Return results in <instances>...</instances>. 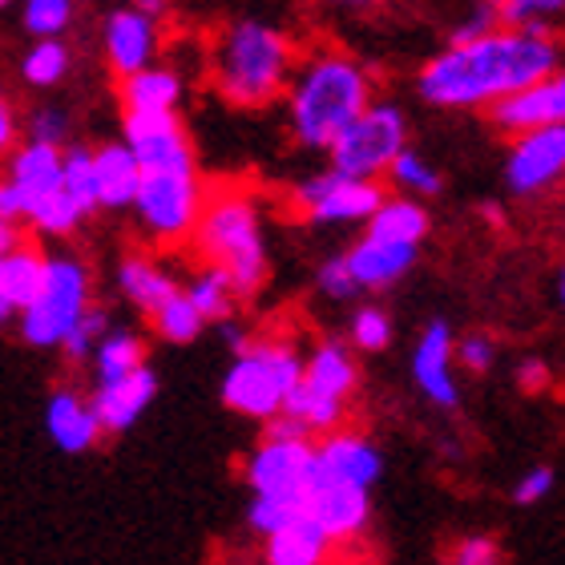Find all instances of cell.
I'll return each instance as SVG.
<instances>
[{
    "label": "cell",
    "mask_w": 565,
    "mask_h": 565,
    "mask_svg": "<svg viewBox=\"0 0 565 565\" xmlns=\"http://www.w3.org/2000/svg\"><path fill=\"white\" fill-rule=\"evenodd\" d=\"M550 384H554V376H550L545 360H521L518 388L525 392V396H542V392H550Z\"/></svg>",
    "instance_id": "47"
},
{
    "label": "cell",
    "mask_w": 565,
    "mask_h": 565,
    "mask_svg": "<svg viewBox=\"0 0 565 565\" xmlns=\"http://www.w3.org/2000/svg\"><path fill=\"white\" fill-rule=\"evenodd\" d=\"M550 493H554V469L537 465V469H530L518 481V489H513V501H518V505H537V501H545Z\"/></svg>",
    "instance_id": "46"
},
{
    "label": "cell",
    "mask_w": 565,
    "mask_h": 565,
    "mask_svg": "<svg viewBox=\"0 0 565 565\" xmlns=\"http://www.w3.org/2000/svg\"><path fill=\"white\" fill-rule=\"evenodd\" d=\"M0 4H12V0H0Z\"/></svg>",
    "instance_id": "53"
},
{
    "label": "cell",
    "mask_w": 565,
    "mask_h": 565,
    "mask_svg": "<svg viewBox=\"0 0 565 565\" xmlns=\"http://www.w3.org/2000/svg\"><path fill=\"white\" fill-rule=\"evenodd\" d=\"M121 134L134 146L138 162L146 170L153 166H194L186 130L178 121V109H126Z\"/></svg>",
    "instance_id": "14"
},
{
    "label": "cell",
    "mask_w": 565,
    "mask_h": 565,
    "mask_svg": "<svg viewBox=\"0 0 565 565\" xmlns=\"http://www.w3.org/2000/svg\"><path fill=\"white\" fill-rule=\"evenodd\" d=\"M141 174L146 166L138 162L130 141H109L97 146V194H102V211H126L138 202Z\"/></svg>",
    "instance_id": "22"
},
{
    "label": "cell",
    "mask_w": 565,
    "mask_h": 565,
    "mask_svg": "<svg viewBox=\"0 0 565 565\" xmlns=\"http://www.w3.org/2000/svg\"><path fill=\"white\" fill-rule=\"evenodd\" d=\"M303 509H307L303 501H291V497H259L255 493V501H250V509H247V525H250V533L271 537V533L282 530L291 518H299Z\"/></svg>",
    "instance_id": "37"
},
{
    "label": "cell",
    "mask_w": 565,
    "mask_h": 565,
    "mask_svg": "<svg viewBox=\"0 0 565 565\" xmlns=\"http://www.w3.org/2000/svg\"><path fill=\"white\" fill-rule=\"evenodd\" d=\"M295 45L267 21L226 24L211 49L214 89L238 109H263L291 85Z\"/></svg>",
    "instance_id": "3"
},
{
    "label": "cell",
    "mask_w": 565,
    "mask_h": 565,
    "mask_svg": "<svg viewBox=\"0 0 565 565\" xmlns=\"http://www.w3.org/2000/svg\"><path fill=\"white\" fill-rule=\"evenodd\" d=\"M316 287H319V295H328V299H335V303L352 299L355 291H364L360 279H355V271H352V263H348V255H335V259L319 263Z\"/></svg>",
    "instance_id": "40"
},
{
    "label": "cell",
    "mask_w": 565,
    "mask_h": 565,
    "mask_svg": "<svg viewBox=\"0 0 565 565\" xmlns=\"http://www.w3.org/2000/svg\"><path fill=\"white\" fill-rule=\"evenodd\" d=\"M331 545L335 542L328 537V530L303 509L282 530H275L271 537H263V557L271 565H319L328 557Z\"/></svg>",
    "instance_id": "24"
},
{
    "label": "cell",
    "mask_w": 565,
    "mask_h": 565,
    "mask_svg": "<svg viewBox=\"0 0 565 565\" xmlns=\"http://www.w3.org/2000/svg\"><path fill=\"white\" fill-rule=\"evenodd\" d=\"M372 106V77L348 53H316L295 70L287 85V121L299 146L307 150H331L364 109Z\"/></svg>",
    "instance_id": "2"
},
{
    "label": "cell",
    "mask_w": 565,
    "mask_h": 565,
    "mask_svg": "<svg viewBox=\"0 0 565 565\" xmlns=\"http://www.w3.org/2000/svg\"><path fill=\"white\" fill-rule=\"evenodd\" d=\"M562 65V45L550 24H501L477 41H448L424 61L416 89L440 109H481L530 89Z\"/></svg>",
    "instance_id": "1"
},
{
    "label": "cell",
    "mask_w": 565,
    "mask_h": 565,
    "mask_svg": "<svg viewBox=\"0 0 565 565\" xmlns=\"http://www.w3.org/2000/svg\"><path fill=\"white\" fill-rule=\"evenodd\" d=\"M557 295H562V307H565V267H562V275H557Z\"/></svg>",
    "instance_id": "51"
},
{
    "label": "cell",
    "mask_w": 565,
    "mask_h": 565,
    "mask_svg": "<svg viewBox=\"0 0 565 565\" xmlns=\"http://www.w3.org/2000/svg\"><path fill=\"white\" fill-rule=\"evenodd\" d=\"M65 186V150L53 141L29 138L12 150L9 182L0 186V223H21L41 199Z\"/></svg>",
    "instance_id": "11"
},
{
    "label": "cell",
    "mask_w": 565,
    "mask_h": 565,
    "mask_svg": "<svg viewBox=\"0 0 565 565\" xmlns=\"http://www.w3.org/2000/svg\"><path fill=\"white\" fill-rule=\"evenodd\" d=\"M17 138H21V134H17V114H12V106L4 102V106H0V146H4V150H12V146H17Z\"/></svg>",
    "instance_id": "49"
},
{
    "label": "cell",
    "mask_w": 565,
    "mask_h": 565,
    "mask_svg": "<svg viewBox=\"0 0 565 565\" xmlns=\"http://www.w3.org/2000/svg\"><path fill=\"white\" fill-rule=\"evenodd\" d=\"M202 206H206V199L199 186V166H153L141 174L134 214L153 243L178 247V243L194 238Z\"/></svg>",
    "instance_id": "6"
},
{
    "label": "cell",
    "mask_w": 565,
    "mask_h": 565,
    "mask_svg": "<svg viewBox=\"0 0 565 565\" xmlns=\"http://www.w3.org/2000/svg\"><path fill=\"white\" fill-rule=\"evenodd\" d=\"M153 331L162 335L166 343H190V340H199V331L206 328V316L199 311V303L190 299L186 291H178L170 295L158 311H153Z\"/></svg>",
    "instance_id": "31"
},
{
    "label": "cell",
    "mask_w": 565,
    "mask_h": 565,
    "mask_svg": "<svg viewBox=\"0 0 565 565\" xmlns=\"http://www.w3.org/2000/svg\"><path fill=\"white\" fill-rule=\"evenodd\" d=\"M82 218H89V214L82 211V202L73 199L70 190L61 186V190H53L49 199H41L33 206V214L24 218V223L33 226L36 235H53V238H61V235H70V231H77V223Z\"/></svg>",
    "instance_id": "32"
},
{
    "label": "cell",
    "mask_w": 565,
    "mask_h": 565,
    "mask_svg": "<svg viewBox=\"0 0 565 565\" xmlns=\"http://www.w3.org/2000/svg\"><path fill=\"white\" fill-rule=\"evenodd\" d=\"M384 186L376 178H355L328 166L323 174L303 178L291 190V206L307 223H367L384 206Z\"/></svg>",
    "instance_id": "9"
},
{
    "label": "cell",
    "mask_w": 565,
    "mask_h": 565,
    "mask_svg": "<svg viewBox=\"0 0 565 565\" xmlns=\"http://www.w3.org/2000/svg\"><path fill=\"white\" fill-rule=\"evenodd\" d=\"M49 259L33 243H17V247L0 250V316L12 319V311H24L33 303L41 287H45Z\"/></svg>",
    "instance_id": "21"
},
{
    "label": "cell",
    "mask_w": 565,
    "mask_h": 565,
    "mask_svg": "<svg viewBox=\"0 0 565 565\" xmlns=\"http://www.w3.org/2000/svg\"><path fill=\"white\" fill-rule=\"evenodd\" d=\"M355 279L364 291H384L392 282H401L404 275L413 271L416 263V243H401V238H384L367 231L352 250H348Z\"/></svg>",
    "instance_id": "20"
},
{
    "label": "cell",
    "mask_w": 565,
    "mask_h": 565,
    "mask_svg": "<svg viewBox=\"0 0 565 565\" xmlns=\"http://www.w3.org/2000/svg\"><path fill=\"white\" fill-rule=\"evenodd\" d=\"M65 190L82 202L85 214L102 211V194H97V150H89V146H70L65 150Z\"/></svg>",
    "instance_id": "34"
},
{
    "label": "cell",
    "mask_w": 565,
    "mask_h": 565,
    "mask_svg": "<svg viewBox=\"0 0 565 565\" xmlns=\"http://www.w3.org/2000/svg\"><path fill=\"white\" fill-rule=\"evenodd\" d=\"M452 565H493L497 557H501V550H497L493 537H484V533H472V537H460L457 545H452Z\"/></svg>",
    "instance_id": "45"
},
{
    "label": "cell",
    "mask_w": 565,
    "mask_h": 565,
    "mask_svg": "<svg viewBox=\"0 0 565 565\" xmlns=\"http://www.w3.org/2000/svg\"><path fill=\"white\" fill-rule=\"evenodd\" d=\"M367 231L384 238H401V243H416L420 247L424 235H428V211L413 199H384L372 218H367Z\"/></svg>",
    "instance_id": "30"
},
{
    "label": "cell",
    "mask_w": 565,
    "mask_h": 565,
    "mask_svg": "<svg viewBox=\"0 0 565 565\" xmlns=\"http://www.w3.org/2000/svg\"><path fill=\"white\" fill-rule=\"evenodd\" d=\"M493 29H501V9H493V4H484L481 0V4H477V9H472L457 29H452L448 41H452V45H457V41H477V36L493 33Z\"/></svg>",
    "instance_id": "44"
},
{
    "label": "cell",
    "mask_w": 565,
    "mask_h": 565,
    "mask_svg": "<svg viewBox=\"0 0 565 565\" xmlns=\"http://www.w3.org/2000/svg\"><path fill=\"white\" fill-rule=\"evenodd\" d=\"M303 367L307 360L287 340H250L243 352H235V364L226 367L223 404L250 420H271L299 388Z\"/></svg>",
    "instance_id": "5"
},
{
    "label": "cell",
    "mask_w": 565,
    "mask_h": 565,
    "mask_svg": "<svg viewBox=\"0 0 565 565\" xmlns=\"http://www.w3.org/2000/svg\"><path fill=\"white\" fill-rule=\"evenodd\" d=\"M106 335H109L106 307L89 303V311L82 316V323H77V328L70 331V340L61 343V348H65V355H70V360H94L97 343L106 340Z\"/></svg>",
    "instance_id": "39"
},
{
    "label": "cell",
    "mask_w": 565,
    "mask_h": 565,
    "mask_svg": "<svg viewBox=\"0 0 565 565\" xmlns=\"http://www.w3.org/2000/svg\"><path fill=\"white\" fill-rule=\"evenodd\" d=\"M21 21L33 36H61L73 21V0H24Z\"/></svg>",
    "instance_id": "36"
},
{
    "label": "cell",
    "mask_w": 565,
    "mask_h": 565,
    "mask_svg": "<svg viewBox=\"0 0 565 565\" xmlns=\"http://www.w3.org/2000/svg\"><path fill=\"white\" fill-rule=\"evenodd\" d=\"M565 17V0H509L501 24H550Z\"/></svg>",
    "instance_id": "41"
},
{
    "label": "cell",
    "mask_w": 565,
    "mask_h": 565,
    "mask_svg": "<svg viewBox=\"0 0 565 565\" xmlns=\"http://www.w3.org/2000/svg\"><path fill=\"white\" fill-rule=\"evenodd\" d=\"M102 49H106L109 70L118 77H130V73L153 65V53H158V24H153V12L138 9H114L102 24Z\"/></svg>",
    "instance_id": "16"
},
{
    "label": "cell",
    "mask_w": 565,
    "mask_h": 565,
    "mask_svg": "<svg viewBox=\"0 0 565 565\" xmlns=\"http://www.w3.org/2000/svg\"><path fill=\"white\" fill-rule=\"evenodd\" d=\"M388 178H392V186L404 190V194H416V199H436V194L445 190L440 174H436L433 166L424 162L420 153H413V150H404L401 158L392 162Z\"/></svg>",
    "instance_id": "35"
},
{
    "label": "cell",
    "mask_w": 565,
    "mask_h": 565,
    "mask_svg": "<svg viewBox=\"0 0 565 565\" xmlns=\"http://www.w3.org/2000/svg\"><path fill=\"white\" fill-rule=\"evenodd\" d=\"M118 291L126 295L138 311L153 316V311H158L170 295L182 291V287L174 282V275H166L162 267H153L150 259L130 255V259H121V267H118Z\"/></svg>",
    "instance_id": "26"
},
{
    "label": "cell",
    "mask_w": 565,
    "mask_h": 565,
    "mask_svg": "<svg viewBox=\"0 0 565 565\" xmlns=\"http://www.w3.org/2000/svg\"><path fill=\"white\" fill-rule=\"evenodd\" d=\"M408 150V118L392 102H372L360 118L331 141L328 162L343 174L380 178L388 174L392 162Z\"/></svg>",
    "instance_id": "8"
},
{
    "label": "cell",
    "mask_w": 565,
    "mask_h": 565,
    "mask_svg": "<svg viewBox=\"0 0 565 565\" xmlns=\"http://www.w3.org/2000/svg\"><path fill=\"white\" fill-rule=\"evenodd\" d=\"M158 396V376H153L150 367L141 364L126 376H114V380H97V392H94V408L106 424V433H126L130 424H138V416L146 413Z\"/></svg>",
    "instance_id": "18"
},
{
    "label": "cell",
    "mask_w": 565,
    "mask_h": 565,
    "mask_svg": "<svg viewBox=\"0 0 565 565\" xmlns=\"http://www.w3.org/2000/svg\"><path fill=\"white\" fill-rule=\"evenodd\" d=\"M457 360L469 367V372H489L497 360V340L484 335V331H469L465 340H457Z\"/></svg>",
    "instance_id": "43"
},
{
    "label": "cell",
    "mask_w": 565,
    "mask_h": 565,
    "mask_svg": "<svg viewBox=\"0 0 565 565\" xmlns=\"http://www.w3.org/2000/svg\"><path fill=\"white\" fill-rule=\"evenodd\" d=\"M452 360H457L452 328H448L445 319H433L413 348V380L416 388L424 392V401H433L436 408H457L460 404Z\"/></svg>",
    "instance_id": "15"
},
{
    "label": "cell",
    "mask_w": 565,
    "mask_h": 565,
    "mask_svg": "<svg viewBox=\"0 0 565 565\" xmlns=\"http://www.w3.org/2000/svg\"><path fill=\"white\" fill-rule=\"evenodd\" d=\"M138 4H141L146 12H153V17H158V12L166 9V0H138Z\"/></svg>",
    "instance_id": "50"
},
{
    "label": "cell",
    "mask_w": 565,
    "mask_h": 565,
    "mask_svg": "<svg viewBox=\"0 0 565 565\" xmlns=\"http://www.w3.org/2000/svg\"><path fill=\"white\" fill-rule=\"evenodd\" d=\"M24 134L36 141H53V146H65V138H70V114L57 106H45V109H33L29 114V126H24Z\"/></svg>",
    "instance_id": "42"
},
{
    "label": "cell",
    "mask_w": 565,
    "mask_h": 565,
    "mask_svg": "<svg viewBox=\"0 0 565 565\" xmlns=\"http://www.w3.org/2000/svg\"><path fill=\"white\" fill-rule=\"evenodd\" d=\"M316 4H323V9H343V12H376V9H384V4H392V0H316Z\"/></svg>",
    "instance_id": "48"
},
{
    "label": "cell",
    "mask_w": 565,
    "mask_h": 565,
    "mask_svg": "<svg viewBox=\"0 0 565 565\" xmlns=\"http://www.w3.org/2000/svg\"><path fill=\"white\" fill-rule=\"evenodd\" d=\"M190 243L206 263L231 271L243 299H255L263 291V282H267V247H263L259 211H255V202L243 190H223V194L206 199Z\"/></svg>",
    "instance_id": "4"
},
{
    "label": "cell",
    "mask_w": 565,
    "mask_h": 565,
    "mask_svg": "<svg viewBox=\"0 0 565 565\" xmlns=\"http://www.w3.org/2000/svg\"><path fill=\"white\" fill-rule=\"evenodd\" d=\"M392 343V319L388 311H380V307H360L352 316V348L355 352H384Z\"/></svg>",
    "instance_id": "38"
},
{
    "label": "cell",
    "mask_w": 565,
    "mask_h": 565,
    "mask_svg": "<svg viewBox=\"0 0 565 565\" xmlns=\"http://www.w3.org/2000/svg\"><path fill=\"white\" fill-rule=\"evenodd\" d=\"M319 465L331 472H340L348 481L364 484V489H376V481L384 477V457L380 448L360 433H323L319 440Z\"/></svg>",
    "instance_id": "23"
},
{
    "label": "cell",
    "mask_w": 565,
    "mask_h": 565,
    "mask_svg": "<svg viewBox=\"0 0 565 565\" xmlns=\"http://www.w3.org/2000/svg\"><path fill=\"white\" fill-rule=\"evenodd\" d=\"M73 53L65 41L57 36H36L33 45L21 53V82L33 85V89H53L70 77Z\"/></svg>",
    "instance_id": "28"
},
{
    "label": "cell",
    "mask_w": 565,
    "mask_h": 565,
    "mask_svg": "<svg viewBox=\"0 0 565 565\" xmlns=\"http://www.w3.org/2000/svg\"><path fill=\"white\" fill-rule=\"evenodd\" d=\"M484 4H493V9H505L509 0H484Z\"/></svg>",
    "instance_id": "52"
},
{
    "label": "cell",
    "mask_w": 565,
    "mask_h": 565,
    "mask_svg": "<svg viewBox=\"0 0 565 565\" xmlns=\"http://www.w3.org/2000/svg\"><path fill=\"white\" fill-rule=\"evenodd\" d=\"M303 384L311 392H323L331 401H352L355 384H360V367H355L352 352L343 348L340 340H328L319 343L316 352L307 355V367H303Z\"/></svg>",
    "instance_id": "25"
},
{
    "label": "cell",
    "mask_w": 565,
    "mask_h": 565,
    "mask_svg": "<svg viewBox=\"0 0 565 565\" xmlns=\"http://www.w3.org/2000/svg\"><path fill=\"white\" fill-rule=\"evenodd\" d=\"M89 303H94V295H89L85 263L70 259V255H53L45 287L21 311V340L29 348H61L70 340V331L82 323Z\"/></svg>",
    "instance_id": "7"
},
{
    "label": "cell",
    "mask_w": 565,
    "mask_h": 565,
    "mask_svg": "<svg viewBox=\"0 0 565 565\" xmlns=\"http://www.w3.org/2000/svg\"><path fill=\"white\" fill-rule=\"evenodd\" d=\"M186 295L199 303V311L206 316V323H223V319H231L235 303L243 299L238 287H235V279H231V271L214 267V263H206V271H199L194 279H190Z\"/></svg>",
    "instance_id": "29"
},
{
    "label": "cell",
    "mask_w": 565,
    "mask_h": 565,
    "mask_svg": "<svg viewBox=\"0 0 565 565\" xmlns=\"http://www.w3.org/2000/svg\"><path fill=\"white\" fill-rule=\"evenodd\" d=\"M307 513L328 530L335 545H352L364 537L372 521V489L316 465V477L307 484Z\"/></svg>",
    "instance_id": "13"
},
{
    "label": "cell",
    "mask_w": 565,
    "mask_h": 565,
    "mask_svg": "<svg viewBox=\"0 0 565 565\" xmlns=\"http://www.w3.org/2000/svg\"><path fill=\"white\" fill-rule=\"evenodd\" d=\"M45 433L61 452L82 457V452H89V448L102 440L106 424L97 416L94 401H82L73 388H61V392H53L45 404Z\"/></svg>",
    "instance_id": "19"
},
{
    "label": "cell",
    "mask_w": 565,
    "mask_h": 565,
    "mask_svg": "<svg viewBox=\"0 0 565 565\" xmlns=\"http://www.w3.org/2000/svg\"><path fill=\"white\" fill-rule=\"evenodd\" d=\"M489 118H493L497 130H505V134L550 126V121H565V70H554L550 77L533 82L530 89H521V94L489 106Z\"/></svg>",
    "instance_id": "17"
},
{
    "label": "cell",
    "mask_w": 565,
    "mask_h": 565,
    "mask_svg": "<svg viewBox=\"0 0 565 565\" xmlns=\"http://www.w3.org/2000/svg\"><path fill=\"white\" fill-rule=\"evenodd\" d=\"M141 364H146V348H141V340L134 331H109L94 352L97 380L126 376V372H134V367H141Z\"/></svg>",
    "instance_id": "33"
},
{
    "label": "cell",
    "mask_w": 565,
    "mask_h": 565,
    "mask_svg": "<svg viewBox=\"0 0 565 565\" xmlns=\"http://www.w3.org/2000/svg\"><path fill=\"white\" fill-rule=\"evenodd\" d=\"M319 465V445H311V436H267L255 445L247 457V477L250 493L259 497H291L307 505V484L316 477Z\"/></svg>",
    "instance_id": "10"
},
{
    "label": "cell",
    "mask_w": 565,
    "mask_h": 565,
    "mask_svg": "<svg viewBox=\"0 0 565 565\" xmlns=\"http://www.w3.org/2000/svg\"><path fill=\"white\" fill-rule=\"evenodd\" d=\"M182 102V77L174 70H146L121 77V106L126 109H178Z\"/></svg>",
    "instance_id": "27"
},
{
    "label": "cell",
    "mask_w": 565,
    "mask_h": 565,
    "mask_svg": "<svg viewBox=\"0 0 565 565\" xmlns=\"http://www.w3.org/2000/svg\"><path fill=\"white\" fill-rule=\"evenodd\" d=\"M505 182L513 194L533 199L565 182V121L513 134L505 153Z\"/></svg>",
    "instance_id": "12"
}]
</instances>
